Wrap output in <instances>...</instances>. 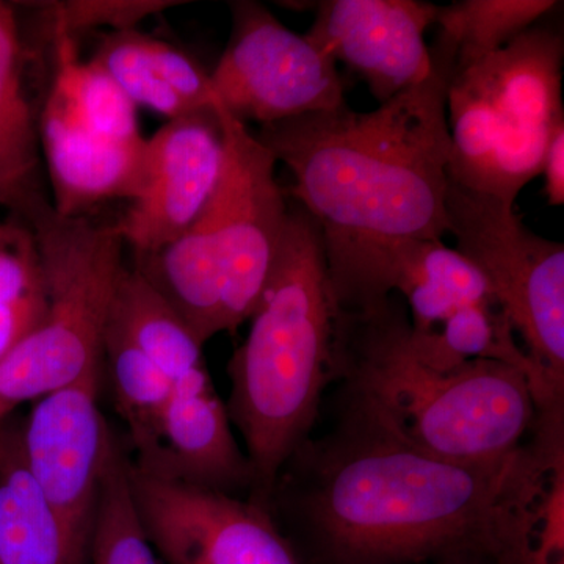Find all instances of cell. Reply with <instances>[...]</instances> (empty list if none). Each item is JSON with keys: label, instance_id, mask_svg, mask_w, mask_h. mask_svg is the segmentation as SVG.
<instances>
[{"label": "cell", "instance_id": "11", "mask_svg": "<svg viewBox=\"0 0 564 564\" xmlns=\"http://www.w3.org/2000/svg\"><path fill=\"white\" fill-rule=\"evenodd\" d=\"M101 380L99 370L41 397L21 422L29 474L84 563L113 437L99 410Z\"/></svg>", "mask_w": 564, "mask_h": 564}, {"label": "cell", "instance_id": "26", "mask_svg": "<svg viewBox=\"0 0 564 564\" xmlns=\"http://www.w3.org/2000/svg\"><path fill=\"white\" fill-rule=\"evenodd\" d=\"M93 62L109 74L135 107H147L169 121L198 113L155 73L143 47V35L133 29L107 36Z\"/></svg>", "mask_w": 564, "mask_h": 564}, {"label": "cell", "instance_id": "20", "mask_svg": "<svg viewBox=\"0 0 564 564\" xmlns=\"http://www.w3.org/2000/svg\"><path fill=\"white\" fill-rule=\"evenodd\" d=\"M411 348L437 370H454L474 359L516 367L529 378L538 411L552 410L543 384L524 348L516 343L513 325L497 302L462 307L429 333L410 332ZM564 406V404H558Z\"/></svg>", "mask_w": 564, "mask_h": 564}, {"label": "cell", "instance_id": "21", "mask_svg": "<svg viewBox=\"0 0 564 564\" xmlns=\"http://www.w3.org/2000/svg\"><path fill=\"white\" fill-rule=\"evenodd\" d=\"M536 466L510 564H564V408L538 411Z\"/></svg>", "mask_w": 564, "mask_h": 564}, {"label": "cell", "instance_id": "10", "mask_svg": "<svg viewBox=\"0 0 564 564\" xmlns=\"http://www.w3.org/2000/svg\"><path fill=\"white\" fill-rule=\"evenodd\" d=\"M129 486L148 540L169 564H302L267 507L163 480L129 458Z\"/></svg>", "mask_w": 564, "mask_h": 564}, {"label": "cell", "instance_id": "16", "mask_svg": "<svg viewBox=\"0 0 564 564\" xmlns=\"http://www.w3.org/2000/svg\"><path fill=\"white\" fill-rule=\"evenodd\" d=\"M17 14L0 2V207L31 228L52 209L40 124L24 85Z\"/></svg>", "mask_w": 564, "mask_h": 564}, {"label": "cell", "instance_id": "3", "mask_svg": "<svg viewBox=\"0 0 564 564\" xmlns=\"http://www.w3.org/2000/svg\"><path fill=\"white\" fill-rule=\"evenodd\" d=\"M406 304L391 295L340 315L336 381L344 408L400 443L462 464L514 454L536 421L532 386L516 367L485 359L433 369L410 343Z\"/></svg>", "mask_w": 564, "mask_h": 564}, {"label": "cell", "instance_id": "1", "mask_svg": "<svg viewBox=\"0 0 564 564\" xmlns=\"http://www.w3.org/2000/svg\"><path fill=\"white\" fill-rule=\"evenodd\" d=\"M534 469V445L462 464L400 443L344 408L278 474L265 507L328 564H508Z\"/></svg>", "mask_w": 564, "mask_h": 564}, {"label": "cell", "instance_id": "6", "mask_svg": "<svg viewBox=\"0 0 564 564\" xmlns=\"http://www.w3.org/2000/svg\"><path fill=\"white\" fill-rule=\"evenodd\" d=\"M46 280L39 328L0 361V422L22 403L104 370L111 299L124 270L115 225L61 217L54 207L32 223Z\"/></svg>", "mask_w": 564, "mask_h": 564}, {"label": "cell", "instance_id": "7", "mask_svg": "<svg viewBox=\"0 0 564 564\" xmlns=\"http://www.w3.org/2000/svg\"><path fill=\"white\" fill-rule=\"evenodd\" d=\"M448 234L484 274L536 369L545 399L564 404V247L538 236L514 206L448 180Z\"/></svg>", "mask_w": 564, "mask_h": 564}, {"label": "cell", "instance_id": "23", "mask_svg": "<svg viewBox=\"0 0 564 564\" xmlns=\"http://www.w3.org/2000/svg\"><path fill=\"white\" fill-rule=\"evenodd\" d=\"M46 310L35 234L14 218L0 221V361L39 328Z\"/></svg>", "mask_w": 564, "mask_h": 564}, {"label": "cell", "instance_id": "28", "mask_svg": "<svg viewBox=\"0 0 564 564\" xmlns=\"http://www.w3.org/2000/svg\"><path fill=\"white\" fill-rule=\"evenodd\" d=\"M170 6H177L176 2H68L55 3L50 11L54 17V33H65L74 36V33L82 29L99 28V25H111L117 32L132 31V25L158 13Z\"/></svg>", "mask_w": 564, "mask_h": 564}, {"label": "cell", "instance_id": "19", "mask_svg": "<svg viewBox=\"0 0 564 564\" xmlns=\"http://www.w3.org/2000/svg\"><path fill=\"white\" fill-rule=\"evenodd\" d=\"M109 323L174 386L207 372L204 345L162 293L133 267H124L117 282Z\"/></svg>", "mask_w": 564, "mask_h": 564}, {"label": "cell", "instance_id": "22", "mask_svg": "<svg viewBox=\"0 0 564 564\" xmlns=\"http://www.w3.org/2000/svg\"><path fill=\"white\" fill-rule=\"evenodd\" d=\"M115 408L128 426L133 463L158 447L161 422L174 392L173 381L117 328L107 323L102 350Z\"/></svg>", "mask_w": 564, "mask_h": 564}, {"label": "cell", "instance_id": "18", "mask_svg": "<svg viewBox=\"0 0 564 564\" xmlns=\"http://www.w3.org/2000/svg\"><path fill=\"white\" fill-rule=\"evenodd\" d=\"M54 80L41 113L74 131L104 141L128 143L144 139L135 104L93 61L82 62L74 36L54 33Z\"/></svg>", "mask_w": 564, "mask_h": 564}, {"label": "cell", "instance_id": "2", "mask_svg": "<svg viewBox=\"0 0 564 564\" xmlns=\"http://www.w3.org/2000/svg\"><path fill=\"white\" fill-rule=\"evenodd\" d=\"M432 73L372 111L347 104L261 126L256 137L293 176L292 196L321 228L333 288L397 240H443L455 50L437 36Z\"/></svg>", "mask_w": 564, "mask_h": 564}, {"label": "cell", "instance_id": "25", "mask_svg": "<svg viewBox=\"0 0 564 564\" xmlns=\"http://www.w3.org/2000/svg\"><path fill=\"white\" fill-rule=\"evenodd\" d=\"M554 0H459L440 7L437 36L455 50V62H470L502 50L555 9Z\"/></svg>", "mask_w": 564, "mask_h": 564}, {"label": "cell", "instance_id": "17", "mask_svg": "<svg viewBox=\"0 0 564 564\" xmlns=\"http://www.w3.org/2000/svg\"><path fill=\"white\" fill-rule=\"evenodd\" d=\"M0 564H85L29 474L21 423L0 425Z\"/></svg>", "mask_w": 564, "mask_h": 564}, {"label": "cell", "instance_id": "8", "mask_svg": "<svg viewBox=\"0 0 564 564\" xmlns=\"http://www.w3.org/2000/svg\"><path fill=\"white\" fill-rule=\"evenodd\" d=\"M225 154L206 212L220 276L221 329L248 322L276 261L289 204L276 180V161L245 122L215 99Z\"/></svg>", "mask_w": 564, "mask_h": 564}, {"label": "cell", "instance_id": "14", "mask_svg": "<svg viewBox=\"0 0 564 564\" xmlns=\"http://www.w3.org/2000/svg\"><path fill=\"white\" fill-rule=\"evenodd\" d=\"M232 429L209 372L202 373L174 386L154 454L131 462L163 480L250 499L254 474Z\"/></svg>", "mask_w": 564, "mask_h": 564}, {"label": "cell", "instance_id": "29", "mask_svg": "<svg viewBox=\"0 0 564 564\" xmlns=\"http://www.w3.org/2000/svg\"><path fill=\"white\" fill-rule=\"evenodd\" d=\"M544 192L549 206L564 204V124L556 129L545 154L543 172Z\"/></svg>", "mask_w": 564, "mask_h": 564}, {"label": "cell", "instance_id": "30", "mask_svg": "<svg viewBox=\"0 0 564 564\" xmlns=\"http://www.w3.org/2000/svg\"><path fill=\"white\" fill-rule=\"evenodd\" d=\"M426 564H486L480 562H473V560H448V562L426 563Z\"/></svg>", "mask_w": 564, "mask_h": 564}, {"label": "cell", "instance_id": "13", "mask_svg": "<svg viewBox=\"0 0 564 564\" xmlns=\"http://www.w3.org/2000/svg\"><path fill=\"white\" fill-rule=\"evenodd\" d=\"M304 35L355 70L378 102L391 101L432 73L425 33L440 6L419 0H323Z\"/></svg>", "mask_w": 564, "mask_h": 564}, {"label": "cell", "instance_id": "9", "mask_svg": "<svg viewBox=\"0 0 564 564\" xmlns=\"http://www.w3.org/2000/svg\"><path fill=\"white\" fill-rule=\"evenodd\" d=\"M232 28L210 73L215 99L232 117L261 126L344 106L337 63L262 3H231Z\"/></svg>", "mask_w": 564, "mask_h": 564}, {"label": "cell", "instance_id": "12", "mask_svg": "<svg viewBox=\"0 0 564 564\" xmlns=\"http://www.w3.org/2000/svg\"><path fill=\"white\" fill-rule=\"evenodd\" d=\"M225 143L214 109L166 121L147 139L143 182L115 223L133 259L158 254L202 215L220 180Z\"/></svg>", "mask_w": 564, "mask_h": 564}, {"label": "cell", "instance_id": "15", "mask_svg": "<svg viewBox=\"0 0 564 564\" xmlns=\"http://www.w3.org/2000/svg\"><path fill=\"white\" fill-rule=\"evenodd\" d=\"M39 124L55 214L87 217L99 204L135 198L147 166V139L128 143L91 139L43 113Z\"/></svg>", "mask_w": 564, "mask_h": 564}, {"label": "cell", "instance_id": "4", "mask_svg": "<svg viewBox=\"0 0 564 564\" xmlns=\"http://www.w3.org/2000/svg\"><path fill=\"white\" fill-rule=\"evenodd\" d=\"M340 315L321 228L302 206H289L250 333L228 364L226 410L254 474L250 499L263 507L282 466L310 440L323 391L336 381Z\"/></svg>", "mask_w": 564, "mask_h": 564}, {"label": "cell", "instance_id": "5", "mask_svg": "<svg viewBox=\"0 0 564 564\" xmlns=\"http://www.w3.org/2000/svg\"><path fill=\"white\" fill-rule=\"evenodd\" d=\"M563 35L530 28L502 50L456 63L447 88V177L514 206L564 124Z\"/></svg>", "mask_w": 564, "mask_h": 564}, {"label": "cell", "instance_id": "24", "mask_svg": "<svg viewBox=\"0 0 564 564\" xmlns=\"http://www.w3.org/2000/svg\"><path fill=\"white\" fill-rule=\"evenodd\" d=\"M128 466L129 456L113 433L85 564H162L137 514Z\"/></svg>", "mask_w": 564, "mask_h": 564}, {"label": "cell", "instance_id": "27", "mask_svg": "<svg viewBox=\"0 0 564 564\" xmlns=\"http://www.w3.org/2000/svg\"><path fill=\"white\" fill-rule=\"evenodd\" d=\"M143 47L155 73L193 110L214 109L215 93L212 88L210 74H207L198 63L172 44L151 36L143 35Z\"/></svg>", "mask_w": 564, "mask_h": 564}]
</instances>
